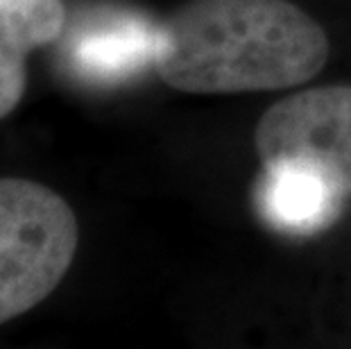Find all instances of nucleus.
<instances>
[{
  "label": "nucleus",
  "instance_id": "1",
  "mask_svg": "<svg viewBox=\"0 0 351 349\" xmlns=\"http://www.w3.org/2000/svg\"><path fill=\"white\" fill-rule=\"evenodd\" d=\"M328 36L288 0H191L154 29L152 66L197 95L276 91L324 69Z\"/></svg>",
  "mask_w": 351,
  "mask_h": 349
},
{
  "label": "nucleus",
  "instance_id": "2",
  "mask_svg": "<svg viewBox=\"0 0 351 349\" xmlns=\"http://www.w3.org/2000/svg\"><path fill=\"white\" fill-rule=\"evenodd\" d=\"M77 243V218L59 193L23 177H0V324L55 291Z\"/></svg>",
  "mask_w": 351,
  "mask_h": 349
},
{
  "label": "nucleus",
  "instance_id": "3",
  "mask_svg": "<svg viewBox=\"0 0 351 349\" xmlns=\"http://www.w3.org/2000/svg\"><path fill=\"white\" fill-rule=\"evenodd\" d=\"M254 141L263 163H308L351 195V86L306 88L276 102L258 121Z\"/></svg>",
  "mask_w": 351,
  "mask_h": 349
},
{
  "label": "nucleus",
  "instance_id": "4",
  "mask_svg": "<svg viewBox=\"0 0 351 349\" xmlns=\"http://www.w3.org/2000/svg\"><path fill=\"white\" fill-rule=\"evenodd\" d=\"M345 195L324 173L300 161L263 163L256 206L276 232L308 236L331 227L342 211Z\"/></svg>",
  "mask_w": 351,
  "mask_h": 349
},
{
  "label": "nucleus",
  "instance_id": "5",
  "mask_svg": "<svg viewBox=\"0 0 351 349\" xmlns=\"http://www.w3.org/2000/svg\"><path fill=\"white\" fill-rule=\"evenodd\" d=\"M154 29L141 16H114L84 29L73 43V64L88 80L118 82L152 64Z\"/></svg>",
  "mask_w": 351,
  "mask_h": 349
},
{
  "label": "nucleus",
  "instance_id": "6",
  "mask_svg": "<svg viewBox=\"0 0 351 349\" xmlns=\"http://www.w3.org/2000/svg\"><path fill=\"white\" fill-rule=\"evenodd\" d=\"M43 39L34 27L0 12V118L10 116L25 93V57L41 48Z\"/></svg>",
  "mask_w": 351,
  "mask_h": 349
}]
</instances>
